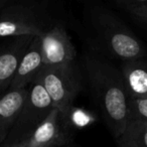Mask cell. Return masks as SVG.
Segmentation results:
<instances>
[{"label": "cell", "instance_id": "cell-3", "mask_svg": "<svg viewBox=\"0 0 147 147\" xmlns=\"http://www.w3.org/2000/svg\"><path fill=\"white\" fill-rule=\"evenodd\" d=\"M53 24L39 2L8 1L0 11V37H40Z\"/></svg>", "mask_w": 147, "mask_h": 147}, {"label": "cell", "instance_id": "cell-1", "mask_svg": "<svg viewBox=\"0 0 147 147\" xmlns=\"http://www.w3.org/2000/svg\"><path fill=\"white\" fill-rule=\"evenodd\" d=\"M85 63L95 100L113 136L118 139L129 119V96L122 73L94 55H87Z\"/></svg>", "mask_w": 147, "mask_h": 147}, {"label": "cell", "instance_id": "cell-8", "mask_svg": "<svg viewBox=\"0 0 147 147\" xmlns=\"http://www.w3.org/2000/svg\"><path fill=\"white\" fill-rule=\"evenodd\" d=\"M34 37H16L4 51H0V90L10 88L18 65Z\"/></svg>", "mask_w": 147, "mask_h": 147}, {"label": "cell", "instance_id": "cell-6", "mask_svg": "<svg viewBox=\"0 0 147 147\" xmlns=\"http://www.w3.org/2000/svg\"><path fill=\"white\" fill-rule=\"evenodd\" d=\"M71 130L61 112L53 108L27 138L14 144L17 147H65L71 140Z\"/></svg>", "mask_w": 147, "mask_h": 147}, {"label": "cell", "instance_id": "cell-16", "mask_svg": "<svg viewBox=\"0 0 147 147\" xmlns=\"http://www.w3.org/2000/svg\"><path fill=\"white\" fill-rule=\"evenodd\" d=\"M7 2H8V0H0V11H1V9H2L5 5H6Z\"/></svg>", "mask_w": 147, "mask_h": 147}, {"label": "cell", "instance_id": "cell-14", "mask_svg": "<svg viewBox=\"0 0 147 147\" xmlns=\"http://www.w3.org/2000/svg\"><path fill=\"white\" fill-rule=\"evenodd\" d=\"M129 118L147 120V98L129 99Z\"/></svg>", "mask_w": 147, "mask_h": 147}, {"label": "cell", "instance_id": "cell-13", "mask_svg": "<svg viewBox=\"0 0 147 147\" xmlns=\"http://www.w3.org/2000/svg\"><path fill=\"white\" fill-rule=\"evenodd\" d=\"M63 117L71 129L88 128L97 121V116L93 112L75 106H71Z\"/></svg>", "mask_w": 147, "mask_h": 147}, {"label": "cell", "instance_id": "cell-4", "mask_svg": "<svg viewBox=\"0 0 147 147\" xmlns=\"http://www.w3.org/2000/svg\"><path fill=\"white\" fill-rule=\"evenodd\" d=\"M34 81L39 82L51 97L53 108L65 115L81 91L80 77L75 63L59 67L43 65Z\"/></svg>", "mask_w": 147, "mask_h": 147}, {"label": "cell", "instance_id": "cell-9", "mask_svg": "<svg viewBox=\"0 0 147 147\" xmlns=\"http://www.w3.org/2000/svg\"><path fill=\"white\" fill-rule=\"evenodd\" d=\"M42 67L43 61L39 38L34 37L19 63L9 89H25L27 85L34 82Z\"/></svg>", "mask_w": 147, "mask_h": 147}, {"label": "cell", "instance_id": "cell-15", "mask_svg": "<svg viewBox=\"0 0 147 147\" xmlns=\"http://www.w3.org/2000/svg\"><path fill=\"white\" fill-rule=\"evenodd\" d=\"M124 11H126L133 19H135L139 23V25L147 29V11L135 10V9H125Z\"/></svg>", "mask_w": 147, "mask_h": 147}, {"label": "cell", "instance_id": "cell-2", "mask_svg": "<svg viewBox=\"0 0 147 147\" xmlns=\"http://www.w3.org/2000/svg\"><path fill=\"white\" fill-rule=\"evenodd\" d=\"M91 18L101 43L110 55L123 63L147 57V49L142 41L112 11L105 7L94 6Z\"/></svg>", "mask_w": 147, "mask_h": 147}, {"label": "cell", "instance_id": "cell-12", "mask_svg": "<svg viewBox=\"0 0 147 147\" xmlns=\"http://www.w3.org/2000/svg\"><path fill=\"white\" fill-rule=\"evenodd\" d=\"M116 140L119 147H147V120L129 118L124 132Z\"/></svg>", "mask_w": 147, "mask_h": 147}, {"label": "cell", "instance_id": "cell-10", "mask_svg": "<svg viewBox=\"0 0 147 147\" xmlns=\"http://www.w3.org/2000/svg\"><path fill=\"white\" fill-rule=\"evenodd\" d=\"M28 89H9L0 97V143L7 139L18 118L27 97Z\"/></svg>", "mask_w": 147, "mask_h": 147}, {"label": "cell", "instance_id": "cell-5", "mask_svg": "<svg viewBox=\"0 0 147 147\" xmlns=\"http://www.w3.org/2000/svg\"><path fill=\"white\" fill-rule=\"evenodd\" d=\"M53 109L51 97L42 85L34 81L28 88L27 97L18 118L7 137V145L24 140L49 116Z\"/></svg>", "mask_w": 147, "mask_h": 147}, {"label": "cell", "instance_id": "cell-7", "mask_svg": "<svg viewBox=\"0 0 147 147\" xmlns=\"http://www.w3.org/2000/svg\"><path fill=\"white\" fill-rule=\"evenodd\" d=\"M38 38L43 65L59 67L74 63L76 49L61 24L55 23Z\"/></svg>", "mask_w": 147, "mask_h": 147}, {"label": "cell", "instance_id": "cell-17", "mask_svg": "<svg viewBox=\"0 0 147 147\" xmlns=\"http://www.w3.org/2000/svg\"><path fill=\"white\" fill-rule=\"evenodd\" d=\"M65 147H71V145H67V146H65Z\"/></svg>", "mask_w": 147, "mask_h": 147}, {"label": "cell", "instance_id": "cell-11", "mask_svg": "<svg viewBox=\"0 0 147 147\" xmlns=\"http://www.w3.org/2000/svg\"><path fill=\"white\" fill-rule=\"evenodd\" d=\"M129 99L147 98V57L125 61L121 67Z\"/></svg>", "mask_w": 147, "mask_h": 147}]
</instances>
